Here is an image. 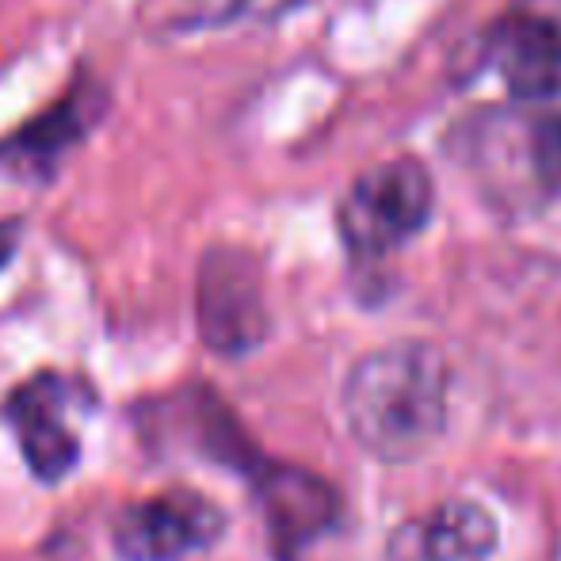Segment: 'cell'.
Segmentation results:
<instances>
[{
  "label": "cell",
  "mask_w": 561,
  "mask_h": 561,
  "mask_svg": "<svg viewBox=\"0 0 561 561\" xmlns=\"http://www.w3.org/2000/svg\"><path fill=\"white\" fill-rule=\"evenodd\" d=\"M352 439L378 462H416L444 439L450 363L428 340H393L352 363L340 390Z\"/></svg>",
  "instance_id": "obj_1"
},
{
  "label": "cell",
  "mask_w": 561,
  "mask_h": 561,
  "mask_svg": "<svg viewBox=\"0 0 561 561\" xmlns=\"http://www.w3.org/2000/svg\"><path fill=\"white\" fill-rule=\"evenodd\" d=\"M436 210V184L424 161L390 157L367 169L344 192L336 207V229L355 264H378L405 249Z\"/></svg>",
  "instance_id": "obj_2"
},
{
  "label": "cell",
  "mask_w": 561,
  "mask_h": 561,
  "mask_svg": "<svg viewBox=\"0 0 561 561\" xmlns=\"http://www.w3.org/2000/svg\"><path fill=\"white\" fill-rule=\"evenodd\" d=\"M92 401L89 382L61 370H38L12 386L0 416L12 428L27 470L43 485H58L81 462V436L73 428V409Z\"/></svg>",
  "instance_id": "obj_3"
},
{
  "label": "cell",
  "mask_w": 561,
  "mask_h": 561,
  "mask_svg": "<svg viewBox=\"0 0 561 561\" xmlns=\"http://www.w3.org/2000/svg\"><path fill=\"white\" fill-rule=\"evenodd\" d=\"M195 318L199 336L210 352L237 359L264 344L267 336V302H264V272L249 249L215 244L199 260V283H195Z\"/></svg>",
  "instance_id": "obj_4"
},
{
  "label": "cell",
  "mask_w": 561,
  "mask_h": 561,
  "mask_svg": "<svg viewBox=\"0 0 561 561\" xmlns=\"http://www.w3.org/2000/svg\"><path fill=\"white\" fill-rule=\"evenodd\" d=\"M226 535V512L199 489L172 485L130 501L112 519L118 561H184Z\"/></svg>",
  "instance_id": "obj_5"
},
{
  "label": "cell",
  "mask_w": 561,
  "mask_h": 561,
  "mask_svg": "<svg viewBox=\"0 0 561 561\" xmlns=\"http://www.w3.org/2000/svg\"><path fill=\"white\" fill-rule=\"evenodd\" d=\"M249 473L275 561H298L313 542L336 531L344 504L321 473L287 462H264V458H256Z\"/></svg>",
  "instance_id": "obj_6"
},
{
  "label": "cell",
  "mask_w": 561,
  "mask_h": 561,
  "mask_svg": "<svg viewBox=\"0 0 561 561\" xmlns=\"http://www.w3.org/2000/svg\"><path fill=\"white\" fill-rule=\"evenodd\" d=\"M107 112V89L92 73H77V81L43 115L27 118L20 130L0 138V169L23 180H50L69 153L96 130Z\"/></svg>",
  "instance_id": "obj_7"
},
{
  "label": "cell",
  "mask_w": 561,
  "mask_h": 561,
  "mask_svg": "<svg viewBox=\"0 0 561 561\" xmlns=\"http://www.w3.org/2000/svg\"><path fill=\"white\" fill-rule=\"evenodd\" d=\"M496 519L478 501H439L401 519L386 539V561H489L496 554Z\"/></svg>",
  "instance_id": "obj_8"
},
{
  "label": "cell",
  "mask_w": 561,
  "mask_h": 561,
  "mask_svg": "<svg viewBox=\"0 0 561 561\" xmlns=\"http://www.w3.org/2000/svg\"><path fill=\"white\" fill-rule=\"evenodd\" d=\"M493 66L508 92L527 104L561 100V27L542 15L516 12L489 35Z\"/></svg>",
  "instance_id": "obj_9"
},
{
  "label": "cell",
  "mask_w": 561,
  "mask_h": 561,
  "mask_svg": "<svg viewBox=\"0 0 561 561\" xmlns=\"http://www.w3.org/2000/svg\"><path fill=\"white\" fill-rule=\"evenodd\" d=\"M524 169L539 199H561V112L531 115L519 130Z\"/></svg>",
  "instance_id": "obj_10"
},
{
  "label": "cell",
  "mask_w": 561,
  "mask_h": 561,
  "mask_svg": "<svg viewBox=\"0 0 561 561\" xmlns=\"http://www.w3.org/2000/svg\"><path fill=\"white\" fill-rule=\"evenodd\" d=\"M20 241H23V222H20V218H0V272L12 264Z\"/></svg>",
  "instance_id": "obj_11"
}]
</instances>
